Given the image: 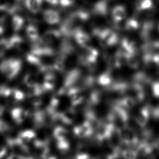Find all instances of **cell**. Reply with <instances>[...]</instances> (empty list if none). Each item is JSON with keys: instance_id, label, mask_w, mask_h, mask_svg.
<instances>
[{"instance_id": "obj_4", "label": "cell", "mask_w": 159, "mask_h": 159, "mask_svg": "<svg viewBox=\"0 0 159 159\" xmlns=\"http://www.w3.org/2000/svg\"><path fill=\"white\" fill-rule=\"evenodd\" d=\"M26 34L28 38L32 40H37L39 37L38 29L33 25H30L27 26L26 28Z\"/></svg>"}, {"instance_id": "obj_9", "label": "cell", "mask_w": 159, "mask_h": 159, "mask_svg": "<svg viewBox=\"0 0 159 159\" xmlns=\"http://www.w3.org/2000/svg\"><path fill=\"white\" fill-rule=\"evenodd\" d=\"M65 131L64 129H58L56 131V136L57 138H63L65 136Z\"/></svg>"}, {"instance_id": "obj_3", "label": "cell", "mask_w": 159, "mask_h": 159, "mask_svg": "<svg viewBox=\"0 0 159 159\" xmlns=\"http://www.w3.org/2000/svg\"><path fill=\"white\" fill-rule=\"evenodd\" d=\"M25 20L24 19L19 15L13 16L12 20V25L13 29L16 31L19 30L24 26Z\"/></svg>"}, {"instance_id": "obj_11", "label": "cell", "mask_w": 159, "mask_h": 159, "mask_svg": "<svg viewBox=\"0 0 159 159\" xmlns=\"http://www.w3.org/2000/svg\"><path fill=\"white\" fill-rule=\"evenodd\" d=\"M1 112H2V109H1V107H0V114H1Z\"/></svg>"}, {"instance_id": "obj_2", "label": "cell", "mask_w": 159, "mask_h": 159, "mask_svg": "<svg viewBox=\"0 0 159 159\" xmlns=\"http://www.w3.org/2000/svg\"><path fill=\"white\" fill-rule=\"evenodd\" d=\"M43 0H25V6L31 13L36 14L41 11Z\"/></svg>"}, {"instance_id": "obj_6", "label": "cell", "mask_w": 159, "mask_h": 159, "mask_svg": "<svg viewBox=\"0 0 159 159\" xmlns=\"http://www.w3.org/2000/svg\"><path fill=\"white\" fill-rule=\"evenodd\" d=\"M8 7L7 0H0V11L7 10Z\"/></svg>"}, {"instance_id": "obj_5", "label": "cell", "mask_w": 159, "mask_h": 159, "mask_svg": "<svg viewBox=\"0 0 159 159\" xmlns=\"http://www.w3.org/2000/svg\"><path fill=\"white\" fill-rule=\"evenodd\" d=\"M60 33L57 30H49L44 34V39L46 41H52L60 36Z\"/></svg>"}, {"instance_id": "obj_8", "label": "cell", "mask_w": 159, "mask_h": 159, "mask_svg": "<svg viewBox=\"0 0 159 159\" xmlns=\"http://www.w3.org/2000/svg\"><path fill=\"white\" fill-rule=\"evenodd\" d=\"M74 0H60V4L63 7H68L72 4Z\"/></svg>"}, {"instance_id": "obj_7", "label": "cell", "mask_w": 159, "mask_h": 159, "mask_svg": "<svg viewBox=\"0 0 159 159\" xmlns=\"http://www.w3.org/2000/svg\"><path fill=\"white\" fill-rule=\"evenodd\" d=\"M5 19L4 17H1L0 18V34H2L4 32V30H5Z\"/></svg>"}, {"instance_id": "obj_1", "label": "cell", "mask_w": 159, "mask_h": 159, "mask_svg": "<svg viewBox=\"0 0 159 159\" xmlns=\"http://www.w3.org/2000/svg\"><path fill=\"white\" fill-rule=\"evenodd\" d=\"M43 18L45 22L50 25L58 24L60 19L59 13L52 9H47L43 13Z\"/></svg>"}, {"instance_id": "obj_10", "label": "cell", "mask_w": 159, "mask_h": 159, "mask_svg": "<svg viewBox=\"0 0 159 159\" xmlns=\"http://www.w3.org/2000/svg\"><path fill=\"white\" fill-rule=\"evenodd\" d=\"M46 2L52 5H57L60 2V0H46Z\"/></svg>"}]
</instances>
